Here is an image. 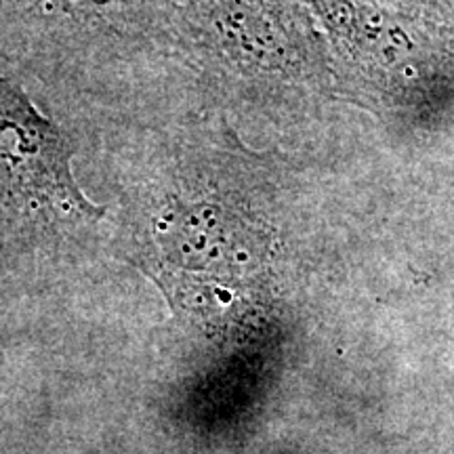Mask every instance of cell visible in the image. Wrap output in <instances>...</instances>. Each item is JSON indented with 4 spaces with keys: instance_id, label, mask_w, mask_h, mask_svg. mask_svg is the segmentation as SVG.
<instances>
[{
    "instance_id": "cell-1",
    "label": "cell",
    "mask_w": 454,
    "mask_h": 454,
    "mask_svg": "<svg viewBox=\"0 0 454 454\" xmlns=\"http://www.w3.org/2000/svg\"><path fill=\"white\" fill-rule=\"evenodd\" d=\"M121 0H0V15L53 17L110 7Z\"/></svg>"
}]
</instances>
